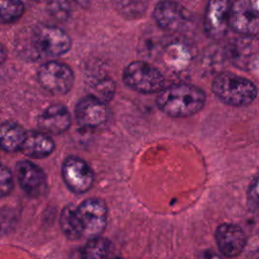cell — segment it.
Wrapping results in <instances>:
<instances>
[{"label": "cell", "instance_id": "obj_1", "mask_svg": "<svg viewBox=\"0 0 259 259\" xmlns=\"http://www.w3.org/2000/svg\"><path fill=\"white\" fill-rule=\"evenodd\" d=\"M72 47L70 35L61 27L37 24L23 28L15 38V50L24 60L35 62L44 57L65 55Z\"/></svg>", "mask_w": 259, "mask_h": 259}, {"label": "cell", "instance_id": "obj_2", "mask_svg": "<svg viewBox=\"0 0 259 259\" xmlns=\"http://www.w3.org/2000/svg\"><path fill=\"white\" fill-rule=\"evenodd\" d=\"M205 99L201 88L189 83H176L158 92L156 103L162 112L171 117H187L200 111Z\"/></svg>", "mask_w": 259, "mask_h": 259}, {"label": "cell", "instance_id": "obj_3", "mask_svg": "<svg viewBox=\"0 0 259 259\" xmlns=\"http://www.w3.org/2000/svg\"><path fill=\"white\" fill-rule=\"evenodd\" d=\"M211 90L222 102L231 106L249 105L257 96V88L250 80L229 72L214 77Z\"/></svg>", "mask_w": 259, "mask_h": 259}, {"label": "cell", "instance_id": "obj_4", "mask_svg": "<svg viewBox=\"0 0 259 259\" xmlns=\"http://www.w3.org/2000/svg\"><path fill=\"white\" fill-rule=\"evenodd\" d=\"M122 80L128 88L144 94L160 92L165 84L162 72L142 60L134 61L126 65L122 72Z\"/></svg>", "mask_w": 259, "mask_h": 259}, {"label": "cell", "instance_id": "obj_5", "mask_svg": "<svg viewBox=\"0 0 259 259\" xmlns=\"http://www.w3.org/2000/svg\"><path fill=\"white\" fill-rule=\"evenodd\" d=\"M37 80L48 92L54 95H64L72 89L75 75L69 65L52 60L38 68Z\"/></svg>", "mask_w": 259, "mask_h": 259}, {"label": "cell", "instance_id": "obj_6", "mask_svg": "<svg viewBox=\"0 0 259 259\" xmlns=\"http://www.w3.org/2000/svg\"><path fill=\"white\" fill-rule=\"evenodd\" d=\"M225 56L237 69L254 70L259 63V38L255 35H241L234 38L226 47Z\"/></svg>", "mask_w": 259, "mask_h": 259}, {"label": "cell", "instance_id": "obj_7", "mask_svg": "<svg viewBox=\"0 0 259 259\" xmlns=\"http://www.w3.org/2000/svg\"><path fill=\"white\" fill-rule=\"evenodd\" d=\"M77 217L84 238L98 237L107 222V206L100 198H89L76 207Z\"/></svg>", "mask_w": 259, "mask_h": 259}, {"label": "cell", "instance_id": "obj_8", "mask_svg": "<svg viewBox=\"0 0 259 259\" xmlns=\"http://www.w3.org/2000/svg\"><path fill=\"white\" fill-rule=\"evenodd\" d=\"M63 179L70 190L85 193L93 185L94 174L90 166L81 158L68 157L62 166Z\"/></svg>", "mask_w": 259, "mask_h": 259}, {"label": "cell", "instance_id": "obj_9", "mask_svg": "<svg viewBox=\"0 0 259 259\" xmlns=\"http://www.w3.org/2000/svg\"><path fill=\"white\" fill-rule=\"evenodd\" d=\"M157 25L167 31H179L186 27L190 15L184 6L173 0L159 1L153 11Z\"/></svg>", "mask_w": 259, "mask_h": 259}, {"label": "cell", "instance_id": "obj_10", "mask_svg": "<svg viewBox=\"0 0 259 259\" xmlns=\"http://www.w3.org/2000/svg\"><path fill=\"white\" fill-rule=\"evenodd\" d=\"M231 5L230 0H208L203 17V28L208 37L221 39L226 35L230 27Z\"/></svg>", "mask_w": 259, "mask_h": 259}, {"label": "cell", "instance_id": "obj_11", "mask_svg": "<svg viewBox=\"0 0 259 259\" xmlns=\"http://www.w3.org/2000/svg\"><path fill=\"white\" fill-rule=\"evenodd\" d=\"M195 57L194 47L184 39H174L168 42L161 53L164 66L171 72L186 71Z\"/></svg>", "mask_w": 259, "mask_h": 259}, {"label": "cell", "instance_id": "obj_12", "mask_svg": "<svg viewBox=\"0 0 259 259\" xmlns=\"http://www.w3.org/2000/svg\"><path fill=\"white\" fill-rule=\"evenodd\" d=\"M16 178L21 189L31 197L40 196L47 189L44 171L28 160L19 161L15 167Z\"/></svg>", "mask_w": 259, "mask_h": 259}, {"label": "cell", "instance_id": "obj_13", "mask_svg": "<svg viewBox=\"0 0 259 259\" xmlns=\"http://www.w3.org/2000/svg\"><path fill=\"white\" fill-rule=\"evenodd\" d=\"M75 116L78 124L83 127L98 126L107 119L108 109L106 102L89 94L77 103Z\"/></svg>", "mask_w": 259, "mask_h": 259}, {"label": "cell", "instance_id": "obj_14", "mask_svg": "<svg viewBox=\"0 0 259 259\" xmlns=\"http://www.w3.org/2000/svg\"><path fill=\"white\" fill-rule=\"evenodd\" d=\"M229 25L232 30L241 35H256L259 33V17L252 12L247 0L232 2Z\"/></svg>", "mask_w": 259, "mask_h": 259}, {"label": "cell", "instance_id": "obj_15", "mask_svg": "<svg viewBox=\"0 0 259 259\" xmlns=\"http://www.w3.org/2000/svg\"><path fill=\"white\" fill-rule=\"evenodd\" d=\"M215 242L219 250L228 258L238 256L245 248L246 236L244 231L235 224L225 223L215 231Z\"/></svg>", "mask_w": 259, "mask_h": 259}, {"label": "cell", "instance_id": "obj_16", "mask_svg": "<svg viewBox=\"0 0 259 259\" xmlns=\"http://www.w3.org/2000/svg\"><path fill=\"white\" fill-rule=\"evenodd\" d=\"M71 114L62 104H52L38 115L37 124L41 132L48 135H61L71 125Z\"/></svg>", "mask_w": 259, "mask_h": 259}, {"label": "cell", "instance_id": "obj_17", "mask_svg": "<svg viewBox=\"0 0 259 259\" xmlns=\"http://www.w3.org/2000/svg\"><path fill=\"white\" fill-rule=\"evenodd\" d=\"M54 141L44 132H28L21 147V152L31 158H45L53 153Z\"/></svg>", "mask_w": 259, "mask_h": 259}, {"label": "cell", "instance_id": "obj_18", "mask_svg": "<svg viewBox=\"0 0 259 259\" xmlns=\"http://www.w3.org/2000/svg\"><path fill=\"white\" fill-rule=\"evenodd\" d=\"M25 130L17 122L5 121L1 125L0 142L4 151H20L26 137Z\"/></svg>", "mask_w": 259, "mask_h": 259}, {"label": "cell", "instance_id": "obj_19", "mask_svg": "<svg viewBox=\"0 0 259 259\" xmlns=\"http://www.w3.org/2000/svg\"><path fill=\"white\" fill-rule=\"evenodd\" d=\"M60 226L64 235L70 240H78L83 238L81 226L77 217L76 207L68 205L64 207L60 217Z\"/></svg>", "mask_w": 259, "mask_h": 259}, {"label": "cell", "instance_id": "obj_20", "mask_svg": "<svg viewBox=\"0 0 259 259\" xmlns=\"http://www.w3.org/2000/svg\"><path fill=\"white\" fill-rule=\"evenodd\" d=\"M88 87L90 95H93L104 102L111 100L115 93V83L106 75L93 77L88 82Z\"/></svg>", "mask_w": 259, "mask_h": 259}, {"label": "cell", "instance_id": "obj_21", "mask_svg": "<svg viewBox=\"0 0 259 259\" xmlns=\"http://www.w3.org/2000/svg\"><path fill=\"white\" fill-rule=\"evenodd\" d=\"M110 244L108 240L95 237L89 239L81 251V259H108Z\"/></svg>", "mask_w": 259, "mask_h": 259}, {"label": "cell", "instance_id": "obj_22", "mask_svg": "<svg viewBox=\"0 0 259 259\" xmlns=\"http://www.w3.org/2000/svg\"><path fill=\"white\" fill-rule=\"evenodd\" d=\"M24 11L25 6L21 0H0V19L3 24L15 22Z\"/></svg>", "mask_w": 259, "mask_h": 259}, {"label": "cell", "instance_id": "obj_23", "mask_svg": "<svg viewBox=\"0 0 259 259\" xmlns=\"http://www.w3.org/2000/svg\"><path fill=\"white\" fill-rule=\"evenodd\" d=\"M119 12L128 17H140L147 9V0H114Z\"/></svg>", "mask_w": 259, "mask_h": 259}, {"label": "cell", "instance_id": "obj_24", "mask_svg": "<svg viewBox=\"0 0 259 259\" xmlns=\"http://www.w3.org/2000/svg\"><path fill=\"white\" fill-rule=\"evenodd\" d=\"M247 205L254 215L259 217V174L252 179L247 189Z\"/></svg>", "mask_w": 259, "mask_h": 259}, {"label": "cell", "instance_id": "obj_25", "mask_svg": "<svg viewBox=\"0 0 259 259\" xmlns=\"http://www.w3.org/2000/svg\"><path fill=\"white\" fill-rule=\"evenodd\" d=\"M48 10L58 20H66L71 13V6L68 0H49Z\"/></svg>", "mask_w": 259, "mask_h": 259}, {"label": "cell", "instance_id": "obj_26", "mask_svg": "<svg viewBox=\"0 0 259 259\" xmlns=\"http://www.w3.org/2000/svg\"><path fill=\"white\" fill-rule=\"evenodd\" d=\"M13 188V177L11 171L4 165L0 170V195L4 197L8 195Z\"/></svg>", "mask_w": 259, "mask_h": 259}, {"label": "cell", "instance_id": "obj_27", "mask_svg": "<svg viewBox=\"0 0 259 259\" xmlns=\"http://www.w3.org/2000/svg\"><path fill=\"white\" fill-rule=\"evenodd\" d=\"M198 259H222L219 254H217L212 250H205L203 251Z\"/></svg>", "mask_w": 259, "mask_h": 259}, {"label": "cell", "instance_id": "obj_28", "mask_svg": "<svg viewBox=\"0 0 259 259\" xmlns=\"http://www.w3.org/2000/svg\"><path fill=\"white\" fill-rule=\"evenodd\" d=\"M248 5L250 7V9L252 10V12L259 17V0H247Z\"/></svg>", "mask_w": 259, "mask_h": 259}, {"label": "cell", "instance_id": "obj_29", "mask_svg": "<svg viewBox=\"0 0 259 259\" xmlns=\"http://www.w3.org/2000/svg\"><path fill=\"white\" fill-rule=\"evenodd\" d=\"M117 259H120V258H117Z\"/></svg>", "mask_w": 259, "mask_h": 259}]
</instances>
